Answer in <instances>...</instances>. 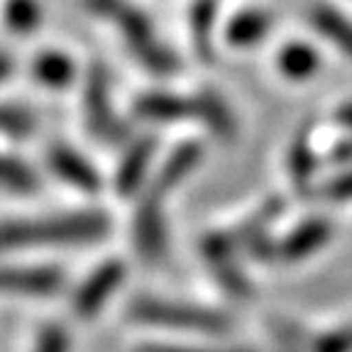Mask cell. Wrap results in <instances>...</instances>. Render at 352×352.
Returning a JSON list of instances; mask_svg holds the SVG:
<instances>
[{"label":"cell","instance_id":"cell-20","mask_svg":"<svg viewBox=\"0 0 352 352\" xmlns=\"http://www.w3.org/2000/svg\"><path fill=\"white\" fill-rule=\"evenodd\" d=\"M0 186L10 191H32L37 186V179L22 162L8 160L0 154Z\"/></svg>","mask_w":352,"mask_h":352},{"label":"cell","instance_id":"cell-24","mask_svg":"<svg viewBox=\"0 0 352 352\" xmlns=\"http://www.w3.org/2000/svg\"><path fill=\"white\" fill-rule=\"evenodd\" d=\"M69 333L61 325H44L42 333L37 338L34 352H69Z\"/></svg>","mask_w":352,"mask_h":352},{"label":"cell","instance_id":"cell-9","mask_svg":"<svg viewBox=\"0 0 352 352\" xmlns=\"http://www.w3.org/2000/svg\"><path fill=\"white\" fill-rule=\"evenodd\" d=\"M330 237V226L325 220H306L292 235H286L284 240L276 245V259L281 262H298L306 259L308 254H314L316 250H320Z\"/></svg>","mask_w":352,"mask_h":352},{"label":"cell","instance_id":"cell-4","mask_svg":"<svg viewBox=\"0 0 352 352\" xmlns=\"http://www.w3.org/2000/svg\"><path fill=\"white\" fill-rule=\"evenodd\" d=\"M83 96H86L88 127L94 130V135H98L100 140H105L110 144L122 142L127 138L130 127L113 113V105H110V81L100 64H91V69H88Z\"/></svg>","mask_w":352,"mask_h":352},{"label":"cell","instance_id":"cell-27","mask_svg":"<svg viewBox=\"0 0 352 352\" xmlns=\"http://www.w3.org/2000/svg\"><path fill=\"white\" fill-rule=\"evenodd\" d=\"M138 352H248V350H208V347H186V345H166V342H147V345H140Z\"/></svg>","mask_w":352,"mask_h":352},{"label":"cell","instance_id":"cell-5","mask_svg":"<svg viewBox=\"0 0 352 352\" xmlns=\"http://www.w3.org/2000/svg\"><path fill=\"white\" fill-rule=\"evenodd\" d=\"M122 279H125V264L122 262L110 259V262L100 264L98 270L83 281L81 289H78L76 296H74V303H72L74 314L86 320L94 318L100 308L108 303L113 292L122 284Z\"/></svg>","mask_w":352,"mask_h":352},{"label":"cell","instance_id":"cell-17","mask_svg":"<svg viewBox=\"0 0 352 352\" xmlns=\"http://www.w3.org/2000/svg\"><path fill=\"white\" fill-rule=\"evenodd\" d=\"M279 69L289 78H294V81H301V78H308L318 69V54H316L308 44L292 42L281 50Z\"/></svg>","mask_w":352,"mask_h":352},{"label":"cell","instance_id":"cell-22","mask_svg":"<svg viewBox=\"0 0 352 352\" xmlns=\"http://www.w3.org/2000/svg\"><path fill=\"white\" fill-rule=\"evenodd\" d=\"M213 270H215L218 281L223 284V289H226L230 296H237V298H248L250 296V292H252V289H250L248 276L237 270V264L232 262V259H226V262L213 264Z\"/></svg>","mask_w":352,"mask_h":352},{"label":"cell","instance_id":"cell-3","mask_svg":"<svg viewBox=\"0 0 352 352\" xmlns=\"http://www.w3.org/2000/svg\"><path fill=\"white\" fill-rule=\"evenodd\" d=\"M127 316L132 320L147 325H162V328L176 330H193V333H210V336H223L230 328V320L220 311H210L204 306H191V303H174L162 301V298H138L127 308Z\"/></svg>","mask_w":352,"mask_h":352},{"label":"cell","instance_id":"cell-30","mask_svg":"<svg viewBox=\"0 0 352 352\" xmlns=\"http://www.w3.org/2000/svg\"><path fill=\"white\" fill-rule=\"evenodd\" d=\"M8 72H10V59L8 54H0V81L8 76Z\"/></svg>","mask_w":352,"mask_h":352},{"label":"cell","instance_id":"cell-18","mask_svg":"<svg viewBox=\"0 0 352 352\" xmlns=\"http://www.w3.org/2000/svg\"><path fill=\"white\" fill-rule=\"evenodd\" d=\"M32 74L39 83L52 88L69 86L74 78V64L66 59L59 52H47V54H39L37 61L32 66Z\"/></svg>","mask_w":352,"mask_h":352},{"label":"cell","instance_id":"cell-6","mask_svg":"<svg viewBox=\"0 0 352 352\" xmlns=\"http://www.w3.org/2000/svg\"><path fill=\"white\" fill-rule=\"evenodd\" d=\"M135 245L147 262H160L166 252V230L162 218V198L147 191L135 213Z\"/></svg>","mask_w":352,"mask_h":352},{"label":"cell","instance_id":"cell-23","mask_svg":"<svg viewBox=\"0 0 352 352\" xmlns=\"http://www.w3.org/2000/svg\"><path fill=\"white\" fill-rule=\"evenodd\" d=\"M311 352H352V330H328L323 336L314 338Z\"/></svg>","mask_w":352,"mask_h":352},{"label":"cell","instance_id":"cell-16","mask_svg":"<svg viewBox=\"0 0 352 352\" xmlns=\"http://www.w3.org/2000/svg\"><path fill=\"white\" fill-rule=\"evenodd\" d=\"M311 22L318 28V32L323 34V37H328L330 42L336 44L338 50L352 56V25L340 12L328 6H318L311 12Z\"/></svg>","mask_w":352,"mask_h":352},{"label":"cell","instance_id":"cell-29","mask_svg":"<svg viewBox=\"0 0 352 352\" xmlns=\"http://www.w3.org/2000/svg\"><path fill=\"white\" fill-rule=\"evenodd\" d=\"M338 120H340L342 125L350 127V130H352V103L342 105V108L338 110Z\"/></svg>","mask_w":352,"mask_h":352},{"label":"cell","instance_id":"cell-19","mask_svg":"<svg viewBox=\"0 0 352 352\" xmlns=\"http://www.w3.org/2000/svg\"><path fill=\"white\" fill-rule=\"evenodd\" d=\"M289 171H292L294 184L298 186H306L311 179H314L316 171V149L311 144V138L306 132H301L296 138V142L292 144V152H289Z\"/></svg>","mask_w":352,"mask_h":352},{"label":"cell","instance_id":"cell-11","mask_svg":"<svg viewBox=\"0 0 352 352\" xmlns=\"http://www.w3.org/2000/svg\"><path fill=\"white\" fill-rule=\"evenodd\" d=\"M198 162H201V144L186 142L182 147H176L174 154H171L169 160L164 162V166L160 169L154 184L149 186V193L164 198V193L171 191L174 186H179Z\"/></svg>","mask_w":352,"mask_h":352},{"label":"cell","instance_id":"cell-8","mask_svg":"<svg viewBox=\"0 0 352 352\" xmlns=\"http://www.w3.org/2000/svg\"><path fill=\"white\" fill-rule=\"evenodd\" d=\"M50 166L54 169L56 176H61L66 184L81 188V191L94 193L100 188V176L94 166L83 160L81 154L74 152L72 147L64 144H54L50 149Z\"/></svg>","mask_w":352,"mask_h":352},{"label":"cell","instance_id":"cell-21","mask_svg":"<svg viewBox=\"0 0 352 352\" xmlns=\"http://www.w3.org/2000/svg\"><path fill=\"white\" fill-rule=\"evenodd\" d=\"M6 17L15 32H30L39 22V6L34 0H10Z\"/></svg>","mask_w":352,"mask_h":352},{"label":"cell","instance_id":"cell-1","mask_svg":"<svg viewBox=\"0 0 352 352\" xmlns=\"http://www.w3.org/2000/svg\"><path fill=\"white\" fill-rule=\"evenodd\" d=\"M110 230L105 213H69L47 220H20L0 223V252L15 248H37V245H78L96 242Z\"/></svg>","mask_w":352,"mask_h":352},{"label":"cell","instance_id":"cell-31","mask_svg":"<svg viewBox=\"0 0 352 352\" xmlns=\"http://www.w3.org/2000/svg\"><path fill=\"white\" fill-rule=\"evenodd\" d=\"M350 330H352V325H350Z\"/></svg>","mask_w":352,"mask_h":352},{"label":"cell","instance_id":"cell-15","mask_svg":"<svg viewBox=\"0 0 352 352\" xmlns=\"http://www.w3.org/2000/svg\"><path fill=\"white\" fill-rule=\"evenodd\" d=\"M270 30V15L262 10H245L230 20L226 30V37L232 47H250L259 42L264 32Z\"/></svg>","mask_w":352,"mask_h":352},{"label":"cell","instance_id":"cell-25","mask_svg":"<svg viewBox=\"0 0 352 352\" xmlns=\"http://www.w3.org/2000/svg\"><path fill=\"white\" fill-rule=\"evenodd\" d=\"M32 130V118L17 108H0V132H8L12 138H25Z\"/></svg>","mask_w":352,"mask_h":352},{"label":"cell","instance_id":"cell-14","mask_svg":"<svg viewBox=\"0 0 352 352\" xmlns=\"http://www.w3.org/2000/svg\"><path fill=\"white\" fill-rule=\"evenodd\" d=\"M196 120L208 125L223 140H232L237 132L235 118L228 110V105L215 94H210V91H204V94L196 96Z\"/></svg>","mask_w":352,"mask_h":352},{"label":"cell","instance_id":"cell-10","mask_svg":"<svg viewBox=\"0 0 352 352\" xmlns=\"http://www.w3.org/2000/svg\"><path fill=\"white\" fill-rule=\"evenodd\" d=\"M135 113L144 120L154 122H176V120H196V96L184 98V96L171 94H147L138 98Z\"/></svg>","mask_w":352,"mask_h":352},{"label":"cell","instance_id":"cell-7","mask_svg":"<svg viewBox=\"0 0 352 352\" xmlns=\"http://www.w3.org/2000/svg\"><path fill=\"white\" fill-rule=\"evenodd\" d=\"M64 286L54 267H0V292L17 296H52Z\"/></svg>","mask_w":352,"mask_h":352},{"label":"cell","instance_id":"cell-12","mask_svg":"<svg viewBox=\"0 0 352 352\" xmlns=\"http://www.w3.org/2000/svg\"><path fill=\"white\" fill-rule=\"evenodd\" d=\"M154 147H157V144H154L152 138H142L132 144L130 152L125 154V160L118 166V174H116V188L120 196H132V193L140 188L144 174H147Z\"/></svg>","mask_w":352,"mask_h":352},{"label":"cell","instance_id":"cell-13","mask_svg":"<svg viewBox=\"0 0 352 352\" xmlns=\"http://www.w3.org/2000/svg\"><path fill=\"white\" fill-rule=\"evenodd\" d=\"M215 17H218V0H196L191 6V42L201 61H213Z\"/></svg>","mask_w":352,"mask_h":352},{"label":"cell","instance_id":"cell-2","mask_svg":"<svg viewBox=\"0 0 352 352\" xmlns=\"http://www.w3.org/2000/svg\"><path fill=\"white\" fill-rule=\"evenodd\" d=\"M91 12L116 22L120 34L125 37L127 47L142 66H147L154 74H171L179 69L176 56L157 39L147 15L127 6L125 0H86Z\"/></svg>","mask_w":352,"mask_h":352},{"label":"cell","instance_id":"cell-26","mask_svg":"<svg viewBox=\"0 0 352 352\" xmlns=\"http://www.w3.org/2000/svg\"><path fill=\"white\" fill-rule=\"evenodd\" d=\"M323 198H330V201H345V198H352V174H342L333 182H328L323 188H320Z\"/></svg>","mask_w":352,"mask_h":352},{"label":"cell","instance_id":"cell-28","mask_svg":"<svg viewBox=\"0 0 352 352\" xmlns=\"http://www.w3.org/2000/svg\"><path fill=\"white\" fill-rule=\"evenodd\" d=\"M276 336H279V340H281L279 352H301L298 340H296V330H294L292 325H279Z\"/></svg>","mask_w":352,"mask_h":352}]
</instances>
